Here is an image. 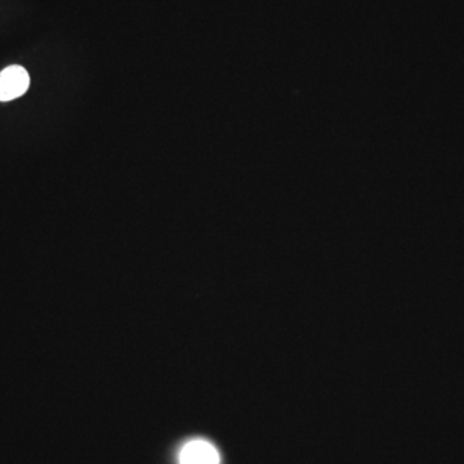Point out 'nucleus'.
Masks as SVG:
<instances>
[{"label":"nucleus","mask_w":464,"mask_h":464,"mask_svg":"<svg viewBox=\"0 0 464 464\" xmlns=\"http://www.w3.org/2000/svg\"><path fill=\"white\" fill-rule=\"evenodd\" d=\"M30 87V75L26 69L12 65L0 71V102H8L24 96Z\"/></svg>","instance_id":"obj_1"},{"label":"nucleus","mask_w":464,"mask_h":464,"mask_svg":"<svg viewBox=\"0 0 464 464\" xmlns=\"http://www.w3.org/2000/svg\"><path fill=\"white\" fill-rule=\"evenodd\" d=\"M179 463L219 464L218 451L205 440H193L182 447Z\"/></svg>","instance_id":"obj_2"}]
</instances>
